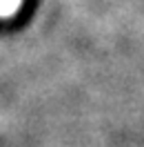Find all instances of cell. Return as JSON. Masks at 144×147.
Instances as JSON below:
<instances>
[{
    "mask_svg": "<svg viewBox=\"0 0 144 147\" xmlns=\"http://www.w3.org/2000/svg\"><path fill=\"white\" fill-rule=\"evenodd\" d=\"M22 0H0V18H9L18 11Z\"/></svg>",
    "mask_w": 144,
    "mask_h": 147,
    "instance_id": "6da1fadb",
    "label": "cell"
}]
</instances>
